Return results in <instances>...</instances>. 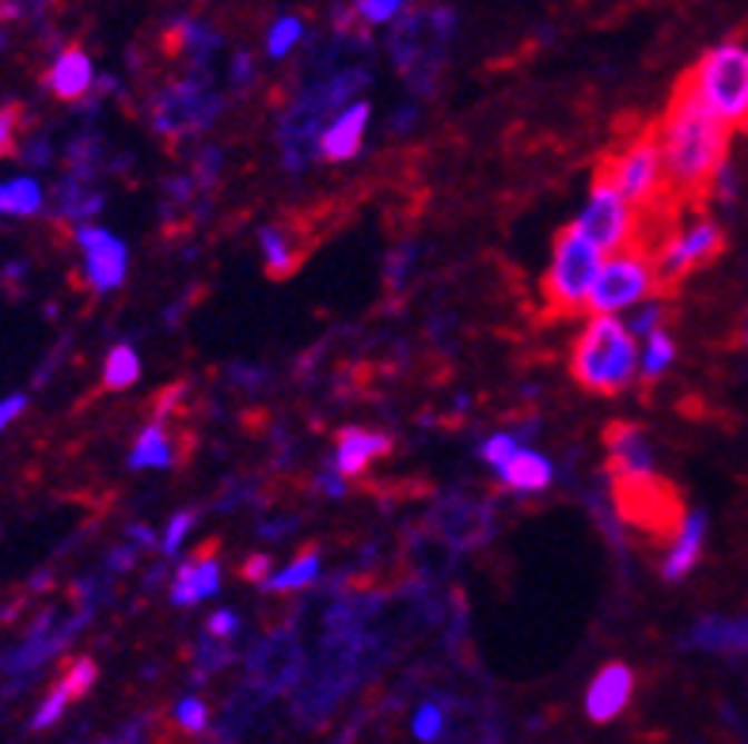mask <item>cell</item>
Masks as SVG:
<instances>
[{"label": "cell", "instance_id": "obj_21", "mask_svg": "<svg viewBox=\"0 0 748 744\" xmlns=\"http://www.w3.org/2000/svg\"><path fill=\"white\" fill-rule=\"evenodd\" d=\"M498 475H502V483L510 486V490H543V486H551L555 467L543 460L540 453H532V448H521Z\"/></svg>", "mask_w": 748, "mask_h": 744}, {"label": "cell", "instance_id": "obj_3", "mask_svg": "<svg viewBox=\"0 0 748 744\" xmlns=\"http://www.w3.org/2000/svg\"><path fill=\"white\" fill-rule=\"evenodd\" d=\"M456 34V16L449 8H426V12H403L387 39L395 69L411 85L414 96H426L437 85V72L445 66L449 42Z\"/></svg>", "mask_w": 748, "mask_h": 744}, {"label": "cell", "instance_id": "obj_38", "mask_svg": "<svg viewBox=\"0 0 748 744\" xmlns=\"http://www.w3.org/2000/svg\"><path fill=\"white\" fill-rule=\"evenodd\" d=\"M175 722H179L187 733H201V730H206V722H209L206 703H201V700H183L179 706H175Z\"/></svg>", "mask_w": 748, "mask_h": 744}, {"label": "cell", "instance_id": "obj_28", "mask_svg": "<svg viewBox=\"0 0 748 744\" xmlns=\"http://www.w3.org/2000/svg\"><path fill=\"white\" fill-rule=\"evenodd\" d=\"M137 373H141V361H137V354L129 350V346H115L107 357V369H104V388L107 391H122L129 384L137 380Z\"/></svg>", "mask_w": 748, "mask_h": 744}, {"label": "cell", "instance_id": "obj_31", "mask_svg": "<svg viewBox=\"0 0 748 744\" xmlns=\"http://www.w3.org/2000/svg\"><path fill=\"white\" fill-rule=\"evenodd\" d=\"M91 684H96V661H91V657L72 661V668L61 679V687L69 692V700H80V695H85Z\"/></svg>", "mask_w": 748, "mask_h": 744}, {"label": "cell", "instance_id": "obj_2", "mask_svg": "<svg viewBox=\"0 0 748 744\" xmlns=\"http://www.w3.org/2000/svg\"><path fill=\"white\" fill-rule=\"evenodd\" d=\"M574 380L593 395H620L639 369V346L616 316L589 319L570 354Z\"/></svg>", "mask_w": 748, "mask_h": 744}, {"label": "cell", "instance_id": "obj_33", "mask_svg": "<svg viewBox=\"0 0 748 744\" xmlns=\"http://www.w3.org/2000/svg\"><path fill=\"white\" fill-rule=\"evenodd\" d=\"M441 733H445V711H441L437 703L419 706V714H414V737H419V741H437Z\"/></svg>", "mask_w": 748, "mask_h": 744}, {"label": "cell", "instance_id": "obj_9", "mask_svg": "<svg viewBox=\"0 0 748 744\" xmlns=\"http://www.w3.org/2000/svg\"><path fill=\"white\" fill-rule=\"evenodd\" d=\"M304 679V649L293 631H274L247 654V687L258 695L274 700V695L301 687Z\"/></svg>", "mask_w": 748, "mask_h": 744}, {"label": "cell", "instance_id": "obj_44", "mask_svg": "<svg viewBox=\"0 0 748 744\" xmlns=\"http://www.w3.org/2000/svg\"><path fill=\"white\" fill-rule=\"evenodd\" d=\"M266 574H270V558H266V555H252L244 563V577H247V582H263L266 585Z\"/></svg>", "mask_w": 748, "mask_h": 744}, {"label": "cell", "instance_id": "obj_18", "mask_svg": "<svg viewBox=\"0 0 748 744\" xmlns=\"http://www.w3.org/2000/svg\"><path fill=\"white\" fill-rule=\"evenodd\" d=\"M691 646L710 649V654H748V619H722L710 615L691 627Z\"/></svg>", "mask_w": 748, "mask_h": 744}, {"label": "cell", "instance_id": "obj_26", "mask_svg": "<svg viewBox=\"0 0 748 744\" xmlns=\"http://www.w3.org/2000/svg\"><path fill=\"white\" fill-rule=\"evenodd\" d=\"M217 42L220 39L201 20H179L175 23V46H187V53L198 61L201 69H206V61L217 53Z\"/></svg>", "mask_w": 748, "mask_h": 744}, {"label": "cell", "instance_id": "obj_7", "mask_svg": "<svg viewBox=\"0 0 748 744\" xmlns=\"http://www.w3.org/2000/svg\"><path fill=\"white\" fill-rule=\"evenodd\" d=\"M217 115H220V96L214 91V80H209L206 69L190 72L187 80L171 85L152 103V126H156V133H164V137L198 133V130H206Z\"/></svg>", "mask_w": 748, "mask_h": 744}, {"label": "cell", "instance_id": "obj_20", "mask_svg": "<svg viewBox=\"0 0 748 744\" xmlns=\"http://www.w3.org/2000/svg\"><path fill=\"white\" fill-rule=\"evenodd\" d=\"M46 85L58 99H80L91 88V61L85 50H65L58 61H53Z\"/></svg>", "mask_w": 748, "mask_h": 744}, {"label": "cell", "instance_id": "obj_27", "mask_svg": "<svg viewBox=\"0 0 748 744\" xmlns=\"http://www.w3.org/2000/svg\"><path fill=\"white\" fill-rule=\"evenodd\" d=\"M171 464V445L164 426H149L137 440V448L129 453V467H168Z\"/></svg>", "mask_w": 748, "mask_h": 744}, {"label": "cell", "instance_id": "obj_49", "mask_svg": "<svg viewBox=\"0 0 748 744\" xmlns=\"http://www.w3.org/2000/svg\"><path fill=\"white\" fill-rule=\"evenodd\" d=\"M0 42H4V34H0Z\"/></svg>", "mask_w": 748, "mask_h": 744}, {"label": "cell", "instance_id": "obj_19", "mask_svg": "<svg viewBox=\"0 0 748 744\" xmlns=\"http://www.w3.org/2000/svg\"><path fill=\"white\" fill-rule=\"evenodd\" d=\"M392 448V440L384 434H368V429H343L338 434V448H335V472L338 475H357L365 472V464L373 456H384Z\"/></svg>", "mask_w": 748, "mask_h": 744}, {"label": "cell", "instance_id": "obj_5", "mask_svg": "<svg viewBox=\"0 0 748 744\" xmlns=\"http://www.w3.org/2000/svg\"><path fill=\"white\" fill-rule=\"evenodd\" d=\"M597 274H600L597 247L578 232V225L562 228L555 240V259H551L548 274H543V300H548L551 316L559 319L578 316L585 308Z\"/></svg>", "mask_w": 748, "mask_h": 744}, {"label": "cell", "instance_id": "obj_39", "mask_svg": "<svg viewBox=\"0 0 748 744\" xmlns=\"http://www.w3.org/2000/svg\"><path fill=\"white\" fill-rule=\"evenodd\" d=\"M69 703H72V700H69V692H65V687L58 684L50 695H46V703L39 706V714H35V722H31V725H35V730H46V725H53V722L61 718V711H65V706H69Z\"/></svg>", "mask_w": 748, "mask_h": 744}, {"label": "cell", "instance_id": "obj_16", "mask_svg": "<svg viewBox=\"0 0 748 744\" xmlns=\"http://www.w3.org/2000/svg\"><path fill=\"white\" fill-rule=\"evenodd\" d=\"M703 539H707V513H688L677 528V544H672L669 558L661 566L665 582H680L685 574H691V566L703 555Z\"/></svg>", "mask_w": 748, "mask_h": 744}, {"label": "cell", "instance_id": "obj_37", "mask_svg": "<svg viewBox=\"0 0 748 744\" xmlns=\"http://www.w3.org/2000/svg\"><path fill=\"white\" fill-rule=\"evenodd\" d=\"M354 12L362 23H387V20H395V16H403V4L400 0H365V4H357Z\"/></svg>", "mask_w": 748, "mask_h": 744}, {"label": "cell", "instance_id": "obj_8", "mask_svg": "<svg viewBox=\"0 0 748 744\" xmlns=\"http://www.w3.org/2000/svg\"><path fill=\"white\" fill-rule=\"evenodd\" d=\"M653 292V270H650V255L642 251H623L616 255L612 262L600 266L593 289H589L585 311H593V319L612 316L620 308L639 305L642 297Z\"/></svg>", "mask_w": 748, "mask_h": 744}, {"label": "cell", "instance_id": "obj_34", "mask_svg": "<svg viewBox=\"0 0 748 744\" xmlns=\"http://www.w3.org/2000/svg\"><path fill=\"white\" fill-rule=\"evenodd\" d=\"M661 319H665V308L658 305V300H650V305H642L631 316V324H623V327L631 338H650L653 330H661Z\"/></svg>", "mask_w": 748, "mask_h": 744}, {"label": "cell", "instance_id": "obj_15", "mask_svg": "<svg viewBox=\"0 0 748 744\" xmlns=\"http://www.w3.org/2000/svg\"><path fill=\"white\" fill-rule=\"evenodd\" d=\"M631 695H634V673L620 665V661H612V665L600 668L593 687L585 692V714L593 722H612L627 711Z\"/></svg>", "mask_w": 748, "mask_h": 744}, {"label": "cell", "instance_id": "obj_1", "mask_svg": "<svg viewBox=\"0 0 748 744\" xmlns=\"http://www.w3.org/2000/svg\"><path fill=\"white\" fill-rule=\"evenodd\" d=\"M661 156H665V179L672 195L699 198L726 168L729 152V126L718 122L710 110L699 103L688 72L680 77L672 103L661 118Z\"/></svg>", "mask_w": 748, "mask_h": 744}, {"label": "cell", "instance_id": "obj_14", "mask_svg": "<svg viewBox=\"0 0 748 744\" xmlns=\"http://www.w3.org/2000/svg\"><path fill=\"white\" fill-rule=\"evenodd\" d=\"M604 445H608V453H612L608 467H612L620 479H642V475H653V448H650V437H646L639 426L616 421V426L604 429Z\"/></svg>", "mask_w": 748, "mask_h": 744}, {"label": "cell", "instance_id": "obj_46", "mask_svg": "<svg viewBox=\"0 0 748 744\" xmlns=\"http://www.w3.org/2000/svg\"><path fill=\"white\" fill-rule=\"evenodd\" d=\"M23 407H27V395H12V399L0 403V429H4L12 418H20V415H23Z\"/></svg>", "mask_w": 748, "mask_h": 744}, {"label": "cell", "instance_id": "obj_42", "mask_svg": "<svg viewBox=\"0 0 748 744\" xmlns=\"http://www.w3.org/2000/svg\"><path fill=\"white\" fill-rule=\"evenodd\" d=\"M16 118H20V107L0 110V156H8L16 149Z\"/></svg>", "mask_w": 748, "mask_h": 744}, {"label": "cell", "instance_id": "obj_35", "mask_svg": "<svg viewBox=\"0 0 748 744\" xmlns=\"http://www.w3.org/2000/svg\"><path fill=\"white\" fill-rule=\"evenodd\" d=\"M190 528H194V513L190 509L175 513V517L168 520V532H164V539H160L164 555H179V547H183V539H187Z\"/></svg>", "mask_w": 748, "mask_h": 744}, {"label": "cell", "instance_id": "obj_43", "mask_svg": "<svg viewBox=\"0 0 748 744\" xmlns=\"http://www.w3.org/2000/svg\"><path fill=\"white\" fill-rule=\"evenodd\" d=\"M206 631L214 638H233L236 631H239V619H236V612H214L209 615V623H206Z\"/></svg>", "mask_w": 748, "mask_h": 744}, {"label": "cell", "instance_id": "obj_11", "mask_svg": "<svg viewBox=\"0 0 748 744\" xmlns=\"http://www.w3.org/2000/svg\"><path fill=\"white\" fill-rule=\"evenodd\" d=\"M433 532L452 547V550H471L486 544L494 532V509L479 498H464V494H445L433 505Z\"/></svg>", "mask_w": 748, "mask_h": 744}, {"label": "cell", "instance_id": "obj_6", "mask_svg": "<svg viewBox=\"0 0 748 744\" xmlns=\"http://www.w3.org/2000/svg\"><path fill=\"white\" fill-rule=\"evenodd\" d=\"M597 176L612 182L631 209H650L661 195H669V179H665V156L658 133H639L616 160H604Z\"/></svg>", "mask_w": 748, "mask_h": 744}, {"label": "cell", "instance_id": "obj_10", "mask_svg": "<svg viewBox=\"0 0 748 744\" xmlns=\"http://www.w3.org/2000/svg\"><path fill=\"white\" fill-rule=\"evenodd\" d=\"M578 232L597 247L600 255H623V247L634 236V209L616 195L612 182L593 176V195H589L585 214L578 220Z\"/></svg>", "mask_w": 748, "mask_h": 744}, {"label": "cell", "instance_id": "obj_17", "mask_svg": "<svg viewBox=\"0 0 748 744\" xmlns=\"http://www.w3.org/2000/svg\"><path fill=\"white\" fill-rule=\"evenodd\" d=\"M365 122H368V103L346 107L343 115H338L335 122L323 130L319 156H327V160H335V163H346L350 156H357V149H362Z\"/></svg>", "mask_w": 748, "mask_h": 744}, {"label": "cell", "instance_id": "obj_29", "mask_svg": "<svg viewBox=\"0 0 748 744\" xmlns=\"http://www.w3.org/2000/svg\"><path fill=\"white\" fill-rule=\"evenodd\" d=\"M677 361V346H672V338L665 335V330H653L650 338H646V354H642V376L646 380H658V376L669 369V365Z\"/></svg>", "mask_w": 748, "mask_h": 744}, {"label": "cell", "instance_id": "obj_30", "mask_svg": "<svg viewBox=\"0 0 748 744\" xmlns=\"http://www.w3.org/2000/svg\"><path fill=\"white\" fill-rule=\"evenodd\" d=\"M301 34H304V23L297 20V16H282V20L270 27V39H266V53H270V58H285V53H289L293 46L301 42Z\"/></svg>", "mask_w": 748, "mask_h": 744}, {"label": "cell", "instance_id": "obj_13", "mask_svg": "<svg viewBox=\"0 0 748 744\" xmlns=\"http://www.w3.org/2000/svg\"><path fill=\"white\" fill-rule=\"evenodd\" d=\"M77 240H80V251H85L88 281L96 285V289H118V285L126 281V266H129L126 244L99 225H85L77 232Z\"/></svg>", "mask_w": 748, "mask_h": 744}, {"label": "cell", "instance_id": "obj_23", "mask_svg": "<svg viewBox=\"0 0 748 744\" xmlns=\"http://www.w3.org/2000/svg\"><path fill=\"white\" fill-rule=\"evenodd\" d=\"M258 244H263L266 274H270V278H285V274H293V266H297L301 255H293V244H289V236H285V228L266 225L263 232H258Z\"/></svg>", "mask_w": 748, "mask_h": 744}, {"label": "cell", "instance_id": "obj_41", "mask_svg": "<svg viewBox=\"0 0 748 744\" xmlns=\"http://www.w3.org/2000/svg\"><path fill=\"white\" fill-rule=\"evenodd\" d=\"M228 661H233V649L228 646H198V673L201 676H209V673H217V668H225Z\"/></svg>", "mask_w": 748, "mask_h": 744}, {"label": "cell", "instance_id": "obj_25", "mask_svg": "<svg viewBox=\"0 0 748 744\" xmlns=\"http://www.w3.org/2000/svg\"><path fill=\"white\" fill-rule=\"evenodd\" d=\"M319 577V550H304V555L297 558L293 566H285L282 574H274V577H266V585L263 589H270V593H289V589H304V585H312Z\"/></svg>", "mask_w": 748, "mask_h": 744}, {"label": "cell", "instance_id": "obj_22", "mask_svg": "<svg viewBox=\"0 0 748 744\" xmlns=\"http://www.w3.org/2000/svg\"><path fill=\"white\" fill-rule=\"evenodd\" d=\"M677 240H680V251H685L691 270L710 262L715 255H722V247H726V236L715 220H699V225H691L685 236H677Z\"/></svg>", "mask_w": 748, "mask_h": 744}, {"label": "cell", "instance_id": "obj_48", "mask_svg": "<svg viewBox=\"0 0 748 744\" xmlns=\"http://www.w3.org/2000/svg\"><path fill=\"white\" fill-rule=\"evenodd\" d=\"M129 536H137V544H152V532L145 528V525H134V532Z\"/></svg>", "mask_w": 748, "mask_h": 744}, {"label": "cell", "instance_id": "obj_12", "mask_svg": "<svg viewBox=\"0 0 748 744\" xmlns=\"http://www.w3.org/2000/svg\"><path fill=\"white\" fill-rule=\"evenodd\" d=\"M278 145H282L285 171H304V168H308V163L319 156V145H323V110L301 96L297 103L285 110Z\"/></svg>", "mask_w": 748, "mask_h": 744}, {"label": "cell", "instance_id": "obj_4", "mask_svg": "<svg viewBox=\"0 0 748 744\" xmlns=\"http://www.w3.org/2000/svg\"><path fill=\"white\" fill-rule=\"evenodd\" d=\"M699 103H703L718 122L748 126V46L722 42L699 58V66L688 72Z\"/></svg>", "mask_w": 748, "mask_h": 744}, {"label": "cell", "instance_id": "obj_36", "mask_svg": "<svg viewBox=\"0 0 748 744\" xmlns=\"http://www.w3.org/2000/svg\"><path fill=\"white\" fill-rule=\"evenodd\" d=\"M198 585H194V558L190 563L179 566V574H175V585H171V604H179V608H190V604H198Z\"/></svg>", "mask_w": 748, "mask_h": 744}, {"label": "cell", "instance_id": "obj_32", "mask_svg": "<svg viewBox=\"0 0 748 744\" xmlns=\"http://www.w3.org/2000/svg\"><path fill=\"white\" fill-rule=\"evenodd\" d=\"M516 453H521V448H516V437L513 434H494V437H486L483 448H479V456H483V460L491 464V467H498V472H502V467L510 464Z\"/></svg>", "mask_w": 748, "mask_h": 744}, {"label": "cell", "instance_id": "obj_24", "mask_svg": "<svg viewBox=\"0 0 748 744\" xmlns=\"http://www.w3.org/2000/svg\"><path fill=\"white\" fill-rule=\"evenodd\" d=\"M42 209V187L35 179H12V182H0V214H12V217H31Z\"/></svg>", "mask_w": 748, "mask_h": 744}, {"label": "cell", "instance_id": "obj_45", "mask_svg": "<svg viewBox=\"0 0 748 744\" xmlns=\"http://www.w3.org/2000/svg\"><path fill=\"white\" fill-rule=\"evenodd\" d=\"M319 490H327L331 498H346V479L335 472V467H331V472L319 475Z\"/></svg>", "mask_w": 748, "mask_h": 744}, {"label": "cell", "instance_id": "obj_47", "mask_svg": "<svg viewBox=\"0 0 748 744\" xmlns=\"http://www.w3.org/2000/svg\"><path fill=\"white\" fill-rule=\"evenodd\" d=\"M233 80H236V85H247V80H252V58H247V53H236V61H233Z\"/></svg>", "mask_w": 748, "mask_h": 744}, {"label": "cell", "instance_id": "obj_40", "mask_svg": "<svg viewBox=\"0 0 748 744\" xmlns=\"http://www.w3.org/2000/svg\"><path fill=\"white\" fill-rule=\"evenodd\" d=\"M194 585H198V596L206 601V596H214L220 589V566L217 563H194Z\"/></svg>", "mask_w": 748, "mask_h": 744}]
</instances>
